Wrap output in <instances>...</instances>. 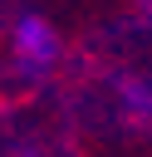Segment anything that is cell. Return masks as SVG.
Listing matches in <instances>:
<instances>
[{"instance_id":"4","label":"cell","mask_w":152,"mask_h":157,"mask_svg":"<svg viewBox=\"0 0 152 157\" xmlns=\"http://www.w3.org/2000/svg\"><path fill=\"white\" fill-rule=\"evenodd\" d=\"M15 10H20V0H0V29L10 25V15H15Z\"/></svg>"},{"instance_id":"3","label":"cell","mask_w":152,"mask_h":157,"mask_svg":"<svg viewBox=\"0 0 152 157\" xmlns=\"http://www.w3.org/2000/svg\"><path fill=\"white\" fill-rule=\"evenodd\" d=\"M0 34H5V59L10 64L29 69V74H59L69 39L44 10H15Z\"/></svg>"},{"instance_id":"2","label":"cell","mask_w":152,"mask_h":157,"mask_svg":"<svg viewBox=\"0 0 152 157\" xmlns=\"http://www.w3.org/2000/svg\"><path fill=\"white\" fill-rule=\"evenodd\" d=\"M0 157H88L59 74H29L0 59Z\"/></svg>"},{"instance_id":"5","label":"cell","mask_w":152,"mask_h":157,"mask_svg":"<svg viewBox=\"0 0 152 157\" xmlns=\"http://www.w3.org/2000/svg\"><path fill=\"white\" fill-rule=\"evenodd\" d=\"M132 10H142V15H152V0H132Z\"/></svg>"},{"instance_id":"1","label":"cell","mask_w":152,"mask_h":157,"mask_svg":"<svg viewBox=\"0 0 152 157\" xmlns=\"http://www.w3.org/2000/svg\"><path fill=\"white\" fill-rule=\"evenodd\" d=\"M64 98L98 147H152V15L123 10L98 20L59 64Z\"/></svg>"}]
</instances>
